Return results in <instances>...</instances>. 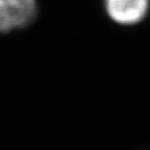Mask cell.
<instances>
[{"label":"cell","instance_id":"1","mask_svg":"<svg viewBox=\"0 0 150 150\" xmlns=\"http://www.w3.org/2000/svg\"><path fill=\"white\" fill-rule=\"evenodd\" d=\"M108 14L115 22L131 25L142 21L149 8V0H105Z\"/></svg>","mask_w":150,"mask_h":150},{"label":"cell","instance_id":"2","mask_svg":"<svg viewBox=\"0 0 150 150\" xmlns=\"http://www.w3.org/2000/svg\"><path fill=\"white\" fill-rule=\"evenodd\" d=\"M14 28L29 25L37 15L35 0H6Z\"/></svg>","mask_w":150,"mask_h":150},{"label":"cell","instance_id":"3","mask_svg":"<svg viewBox=\"0 0 150 150\" xmlns=\"http://www.w3.org/2000/svg\"><path fill=\"white\" fill-rule=\"evenodd\" d=\"M13 27L6 0H0V33H8Z\"/></svg>","mask_w":150,"mask_h":150}]
</instances>
